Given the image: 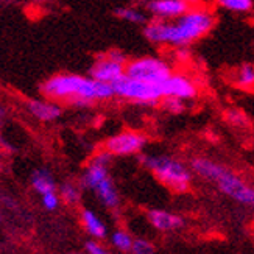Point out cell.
Returning a JSON list of instances; mask_svg holds the SVG:
<instances>
[{"label": "cell", "mask_w": 254, "mask_h": 254, "mask_svg": "<svg viewBox=\"0 0 254 254\" xmlns=\"http://www.w3.org/2000/svg\"><path fill=\"white\" fill-rule=\"evenodd\" d=\"M162 94L165 97L172 98H180L183 102H190L195 100L200 94V87H198L196 81L192 78L190 75H187L186 72L175 70L167 80L162 84Z\"/></svg>", "instance_id": "9c48e42d"}, {"label": "cell", "mask_w": 254, "mask_h": 254, "mask_svg": "<svg viewBox=\"0 0 254 254\" xmlns=\"http://www.w3.org/2000/svg\"><path fill=\"white\" fill-rule=\"evenodd\" d=\"M86 254H120V253H114L111 250H108L106 247H103L100 242L97 240H89L84 247Z\"/></svg>", "instance_id": "d4e9b609"}, {"label": "cell", "mask_w": 254, "mask_h": 254, "mask_svg": "<svg viewBox=\"0 0 254 254\" xmlns=\"http://www.w3.org/2000/svg\"><path fill=\"white\" fill-rule=\"evenodd\" d=\"M172 61L158 55H147L129 60L127 64V75L151 84H162L173 73Z\"/></svg>", "instance_id": "8992f818"}, {"label": "cell", "mask_w": 254, "mask_h": 254, "mask_svg": "<svg viewBox=\"0 0 254 254\" xmlns=\"http://www.w3.org/2000/svg\"><path fill=\"white\" fill-rule=\"evenodd\" d=\"M114 94L120 100L140 106H156L162 102L164 94L161 84L145 83L125 75L113 84Z\"/></svg>", "instance_id": "5b68a950"}, {"label": "cell", "mask_w": 254, "mask_h": 254, "mask_svg": "<svg viewBox=\"0 0 254 254\" xmlns=\"http://www.w3.org/2000/svg\"><path fill=\"white\" fill-rule=\"evenodd\" d=\"M147 143L148 137L143 132L125 129L108 137L103 148L111 153L113 156H132V154H140L147 147Z\"/></svg>", "instance_id": "ba28073f"}, {"label": "cell", "mask_w": 254, "mask_h": 254, "mask_svg": "<svg viewBox=\"0 0 254 254\" xmlns=\"http://www.w3.org/2000/svg\"><path fill=\"white\" fill-rule=\"evenodd\" d=\"M147 222L159 233H175L184 228V218L180 214L164 209H150L147 212Z\"/></svg>", "instance_id": "8fae6325"}, {"label": "cell", "mask_w": 254, "mask_h": 254, "mask_svg": "<svg viewBox=\"0 0 254 254\" xmlns=\"http://www.w3.org/2000/svg\"><path fill=\"white\" fill-rule=\"evenodd\" d=\"M92 192L98 198V201H100L106 209H109V211H117L120 207V195H119V190L114 184V180L111 178V175H108L106 178H103L100 183H98L94 187Z\"/></svg>", "instance_id": "4fadbf2b"}, {"label": "cell", "mask_w": 254, "mask_h": 254, "mask_svg": "<svg viewBox=\"0 0 254 254\" xmlns=\"http://www.w3.org/2000/svg\"><path fill=\"white\" fill-rule=\"evenodd\" d=\"M234 83L240 89H254V64H242L234 73Z\"/></svg>", "instance_id": "d6986e66"}, {"label": "cell", "mask_w": 254, "mask_h": 254, "mask_svg": "<svg viewBox=\"0 0 254 254\" xmlns=\"http://www.w3.org/2000/svg\"><path fill=\"white\" fill-rule=\"evenodd\" d=\"M128 57L122 50H109L108 53H103L100 57H97L94 61L92 67L89 70V76L94 80L114 84L119 81L122 76L127 75V64H128Z\"/></svg>", "instance_id": "52a82bcc"}, {"label": "cell", "mask_w": 254, "mask_h": 254, "mask_svg": "<svg viewBox=\"0 0 254 254\" xmlns=\"http://www.w3.org/2000/svg\"><path fill=\"white\" fill-rule=\"evenodd\" d=\"M189 167L196 176L215 184L218 190L233 201L254 209V186L248 184L228 165L204 156H196L190 159Z\"/></svg>", "instance_id": "3957f363"}, {"label": "cell", "mask_w": 254, "mask_h": 254, "mask_svg": "<svg viewBox=\"0 0 254 254\" xmlns=\"http://www.w3.org/2000/svg\"><path fill=\"white\" fill-rule=\"evenodd\" d=\"M60 196L64 203L75 206L81 200V190H80V187L73 183H64L60 187Z\"/></svg>", "instance_id": "ffe728a7"}, {"label": "cell", "mask_w": 254, "mask_h": 254, "mask_svg": "<svg viewBox=\"0 0 254 254\" xmlns=\"http://www.w3.org/2000/svg\"><path fill=\"white\" fill-rule=\"evenodd\" d=\"M228 120L233 125H236V127H242V125H245L247 124V119H245V116L242 114L240 111H229L228 113Z\"/></svg>", "instance_id": "484cf974"}, {"label": "cell", "mask_w": 254, "mask_h": 254, "mask_svg": "<svg viewBox=\"0 0 254 254\" xmlns=\"http://www.w3.org/2000/svg\"><path fill=\"white\" fill-rule=\"evenodd\" d=\"M139 162L170 190L183 193L190 189L192 170L183 161L169 154H139Z\"/></svg>", "instance_id": "277c9868"}, {"label": "cell", "mask_w": 254, "mask_h": 254, "mask_svg": "<svg viewBox=\"0 0 254 254\" xmlns=\"http://www.w3.org/2000/svg\"><path fill=\"white\" fill-rule=\"evenodd\" d=\"M31 186L41 196L50 192H57V183L47 169H36L31 173Z\"/></svg>", "instance_id": "9a60e30c"}, {"label": "cell", "mask_w": 254, "mask_h": 254, "mask_svg": "<svg viewBox=\"0 0 254 254\" xmlns=\"http://www.w3.org/2000/svg\"><path fill=\"white\" fill-rule=\"evenodd\" d=\"M217 24L215 13L204 5H193L175 20H148L142 28L150 44L170 49L190 47L206 38Z\"/></svg>", "instance_id": "6da1fadb"}, {"label": "cell", "mask_w": 254, "mask_h": 254, "mask_svg": "<svg viewBox=\"0 0 254 254\" xmlns=\"http://www.w3.org/2000/svg\"><path fill=\"white\" fill-rule=\"evenodd\" d=\"M172 60H173V63H178V64H187L192 60V52L189 50V47L173 49Z\"/></svg>", "instance_id": "cb8c5ba5"}, {"label": "cell", "mask_w": 254, "mask_h": 254, "mask_svg": "<svg viewBox=\"0 0 254 254\" xmlns=\"http://www.w3.org/2000/svg\"><path fill=\"white\" fill-rule=\"evenodd\" d=\"M114 16L119 17L120 20H124V22H129V24H132V25H142L143 27L148 22L145 9H140V8L132 6V5L117 6L114 9Z\"/></svg>", "instance_id": "2e32d148"}, {"label": "cell", "mask_w": 254, "mask_h": 254, "mask_svg": "<svg viewBox=\"0 0 254 254\" xmlns=\"http://www.w3.org/2000/svg\"><path fill=\"white\" fill-rule=\"evenodd\" d=\"M212 3L233 14H250L254 9V0H212Z\"/></svg>", "instance_id": "e0dca14e"}, {"label": "cell", "mask_w": 254, "mask_h": 254, "mask_svg": "<svg viewBox=\"0 0 254 254\" xmlns=\"http://www.w3.org/2000/svg\"><path fill=\"white\" fill-rule=\"evenodd\" d=\"M80 218H81L84 231L92 237V240L100 242V240H105L106 237H109L106 223L100 218V215L92 211V209H83Z\"/></svg>", "instance_id": "5bb4252c"}, {"label": "cell", "mask_w": 254, "mask_h": 254, "mask_svg": "<svg viewBox=\"0 0 254 254\" xmlns=\"http://www.w3.org/2000/svg\"><path fill=\"white\" fill-rule=\"evenodd\" d=\"M42 95L53 102H64L75 108H89L95 102H106L116 97L113 84L78 73H58L41 86Z\"/></svg>", "instance_id": "7a4b0ae2"}, {"label": "cell", "mask_w": 254, "mask_h": 254, "mask_svg": "<svg viewBox=\"0 0 254 254\" xmlns=\"http://www.w3.org/2000/svg\"><path fill=\"white\" fill-rule=\"evenodd\" d=\"M2 114H3V111H2V108H0V117H2Z\"/></svg>", "instance_id": "4316f807"}, {"label": "cell", "mask_w": 254, "mask_h": 254, "mask_svg": "<svg viewBox=\"0 0 254 254\" xmlns=\"http://www.w3.org/2000/svg\"><path fill=\"white\" fill-rule=\"evenodd\" d=\"M41 203H42L46 211H50V212L57 211V209L60 207V203H61V196L57 192H50V193H46V195L41 196Z\"/></svg>", "instance_id": "603a6c76"}, {"label": "cell", "mask_w": 254, "mask_h": 254, "mask_svg": "<svg viewBox=\"0 0 254 254\" xmlns=\"http://www.w3.org/2000/svg\"><path fill=\"white\" fill-rule=\"evenodd\" d=\"M109 244H111V247L117 253L129 254L132 244H134V237H132L125 229H114L113 233L109 234Z\"/></svg>", "instance_id": "ac0fdd59"}, {"label": "cell", "mask_w": 254, "mask_h": 254, "mask_svg": "<svg viewBox=\"0 0 254 254\" xmlns=\"http://www.w3.org/2000/svg\"><path fill=\"white\" fill-rule=\"evenodd\" d=\"M162 108L170 114H183L186 111V102L180 100V98H172V97H165L161 102Z\"/></svg>", "instance_id": "44dd1931"}, {"label": "cell", "mask_w": 254, "mask_h": 254, "mask_svg": "<svg viewBox=\"0 0 254 254\" xmlns=\"http://www.w3.org/2000/svg\"><path fill=\"white\" fill-rule=\"evenodd\" d=\"M28 113L41 120V122H55L57 119L61 117L63 114V108L58 102L53 100H30L27 103Z\"/></svg>", "instance_id": "7c38bea8"}, {"label": "cell", "mask_w": 254, "mask_h": 254, "mask_svg": "<svg viewBox=\"0 0 254 254\" xmlns=\"http://www.w3.org/2000/svg\"><path fill=\"white\" fill-rule=\"evenodd\" d=\"M129 254H156V248H154V245L150 240L139 237L134 239V244H132Z\"/></svg>", "instance_id": "7402d4cb"}, {"label": "cell", "mask_w": 254, "mask_h": 254, "mask_svg": "<svg viewBox=\"0 0 254 254\" xmlns=\"http://www.w3.org/2000/svg\"><path fill=\"white\" fill-rule=\"evenodd\" d=\"M0 220H2V215H0Z\"/></svg>", "instance_id": "83f0119b"}, {"label": "cell", "mask_w": 254, "mask_h": 254, "mask_svg": "<svg viewBox=\"0 0 254 254\" xmlns=\"http://www.w3.org/2000/svg\"><path fill=\"white\" fill-rule=\"evenodd\" d=\"M193 6L192 0H145V13L156 20H175Z\"/></svg>", "instance_id": "30bf717a"}]
</instances>
